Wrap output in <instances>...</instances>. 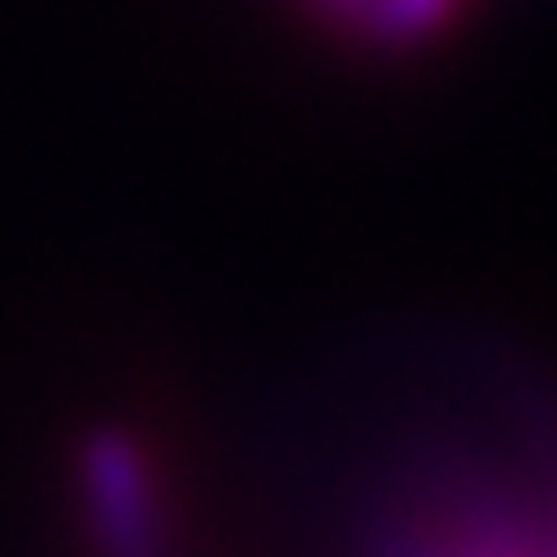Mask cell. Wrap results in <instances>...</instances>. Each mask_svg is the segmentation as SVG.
I'll return each mask as SVG.
<instances>
[{
	"label": "cell",
	"instance_id": "cell-1",
	"mask_svg": "<svg viewBox=\"0 0 557 557\" xmlns=\"http://www.w3.org/2000/svg\"><path fill=\"white\" fill-rule=\"evenodd\" d=\"M82 493H87V520L103 557H163V504L147 455L136 449L131 433L98 428L82 444Z\"/></svg>",
	"mask_w": 557,
	"mask_h": 557
},
{
	"label": "cell",
	"instance_id": "cell-2",
	"mask_svg": "<svg viewBox=\"0 0 557 557\" xmlns=\"http://www.w3.org/2000/svg\"><path fill=\"white\" fill-rule=\"evenodd\" d=\"M309 11H320L325 22H336V27H347L352 38H363V27H369V5L373 0H304Z\"/></svg>",
	"mask_w": 557,
	"mask_h": 557
}]
</instances>
